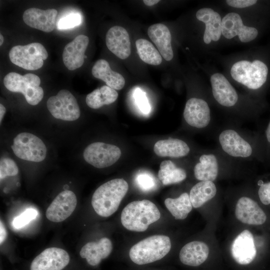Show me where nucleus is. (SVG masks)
<instances>
[{
  "mask_svg": "<svg viewBox=\"0 0 270 270\" xmlns=\"http://www.w3.org/2000/svg\"><path fill=\"white\" fill-rule=\"evenodd\" d=\"M81 22V15L72 13L61 18L57 24V28L60 30L68 29L79 26Z\"/></svg>",
  "mask_w": 270,
  "mask_h": 270,
  "instance_id": "f704fd0d",
  "label": "nucleus"
},
{
  "mask_svg": "<svg viewBox=\"0 0 270 270\" xmlns=\"http://www.w3.org/2000/svg\"><path fill=\"white\" fill-rule=\"evenodd\" d=\"M232 258L240 264L250 263L256 254V249L252 234L247 230H243L233 241L231 246Z\"/></svg>",
  "mask_w": 270,
  "mask_h": 270,
  "instance_id": "f3484780",
  "label": "nucleus"
},
{
  "mask_svg": "<svg viewBox=\"0 0 270 270\" xmlns=\"http://www.w3.org/2000/svg\"><path fill=\"white\" fill-rule=\"evenodd\" d=\"M160 218V212L156 204L149 200H143L128 204L122 212L120 220L126 229L142 232Z\"/></svg>",
  "mask_w": 270,
  "mask_h": 270,
  "instance_id": "7ed1b4c3",
  "label": "nucleus"
},
{
  "mask_svg": "<svg viewBox=\"0 0 270 270\" xmlns=\"http://www.w3.org/2000/svg\"><path fill=\"white\" fill-rule=\"evenodd\" d=\"M217 189L212 182L200 181L190 189V198L194 208L202 206L204 203L213 198L216 195Z\"/></svg>",
  "mask_w": 270,
  "mask_h": 270,
  "instance_id": "cd10ccee",
  "label": "nucleus"
},
{
  "mask_svg": "<svg viewBox=\"0 0 270 270\" xmlns=\"http://www.w3.org/2000/svg\"><path fill=\"white\" fill-rule=\"evenodd\" d=\"M265 136L267 142L270 144V121L266 130Z\"/></svg>",
  "mask_w": 270,
  "mask_h": 270,
  "instance_id": "a19ab883",
  "label": "nucleus"
},
{
  "mask_svg": "<svg viewBox=\"0 0 270 270\" xmlns=\"http://www.w3.org/2000/svg\"><path fill=\"white\" fill-rule=\"evenodd\" d=\"M7 236L6 228L2 222H0V244H2L6 240Z\"/></svg>",
  "mask_w": 270,
  "mask_h": 270,
  "instance_id": "ea45409f",
  "label": "nucleus"
},
{
  "mask_svg": "<svg viewBox=\"0 0 270 270\" xmlns=\"http://www.w3.org/2000/svg\"><path fill=\"white\" fill-rule=\"evenodd\" d=\"M134 96L140 110L144 114H148L150 112V106L145 93L140 88H137L135 90Z\"/></svg>",
  "mask_w": 270,
  "mask_h": 270,
  "instance_id": "e433bc0d",
  "label": "nucleus"
},
{
  "mask_svg": "<svg viewBox=\"0 0 270 270\" xmlns=\"http://www.w3.org/2000/svg\"><path fill=\"white\" fill-rule=\"evenodd\" d=\"M236 122L226 123L217 130L215 134L217 149L233 160L248 162L254 155L252 138Z\"/></svg>",
  "mask_w": 270,
  "mask_h": 270,
  "instance_id": "f257e3e1",
  "label": "nucleus"
},
{
  "mask_svg": "<svg viewBox=\"0 0 270 270\" xmlns=\"http://www.w3.org/2000/svg\"><path fill=\"white\" fill-rule=\"evenodd\" d=\"M164 204L176 220L185 219L192 208L190 195L187 192L182 194L176 198H166Z\"/></svg>",
  "mask_w": 270,
  "mask_h": 270,
  "instance_id": "7c9ffc66",
  "label": "nucleus"
},
{
  "mask_svg": "<svg viewBox=\"0 0 270 270\" xmlns=\"http://www.w3.org/2000/svg\"><path fill=\"white\" fill-rule=\"evenodd\" d=\"M128 182L122 178L110 180L100 186L94 192L92 205L96 212L102 217L114 213L127 193Z\"/></svg>",
  "mask_w": 270,
  "mask_h": 270,
  "instance_id": "f03ea898",
  "label": "nucleus"
},
{
  "mask_svg": "<svg viewBox=\"0 0 270 270\" xmlns=\"http://www.w3.org/2000/svg\"><path fill=\"white\" fill-rule=\"evenodd\" d=\"M209 254V248L204 242L192 241L186 244L179 254L180 262L184 264L196 266L204 263Z\"/></svg>",
  "mask_w": 270,
  "mask_h": 270,
  "instance_id": "393cba45",
  "label": "nucleus"
},
{
  "mask_svg": "<svg viewBox=\"0 0 270 270\" xmlns=\"http://www.w3.org/2000/svg\"><path fill=\"white\" fill-rule=\"evenodd\" d=\"M260 188L258 194L261 202L265 204H270V182H268L258 184Z\"/></svg>",
  "mask_w": 270,
  "mask_h": 270,
  "instance_id": "4c0bfd02",
  "label": "nucleus"
},
{
  "mask_svg": "<svg viewBox=\"0 0 270 270\" xmlns=\"http://www.w3.org/2000/svg\"><path fill=\"white\" fill-rule=\"evenodd\" d=\"M106 42L108 50L120 59L128 58L131 53L129 34L122 26L112 27L106 34Z\"/></svg>",
  "mask_w": 270,
  "mask_h": 270,
  "instance_id": "412c9836",
  "label": "nucleus"
},
{
  "mask_svg": "<svg viewBox=\"0 0 270 270\" xmlns=\"http://www.w3.org/2000/svg\"><path fill=\"white\" fill-rule=\"evenodd\" d=\"M48 54L45 48L38 42L26 46H16L10 50L9 58L12 63L26 70H36L44 64Z\"/></svg>",
  "mask_w": 270,
  "mask_h": 270,
  "instance_id": "6e6552de",
  "label": "nucleus"
},
{
  "mask_svg": "<svg viewBox=\"0 0 270 270\" xmlns=\"http://www.w3.org/2000/svg\"><path fill=\"white\" fill-rule=\"evenodd\" d=\"M136 182L138 186L144 191L150 190L155 186L154 178L150 174L142 173L138 175Z\"/></svg>",
  "mask_w": 270,
  "mask_h": 270,
  "instance_id": "c9c22d12",
  "label": "nucleus"
},
{
  "mask_svg": "<svg viewBox=\"0 0 270 270\" xmlns=\"http://www.w3.org/2000/svg\"><path fill=\"white\" fill-rule=\"evenodd\" d=\"M268 74L267 66L260 60H240L234 64L230 70L231 76L236 81L252 90L262 86Z\"/></svg>",
  "mask_w": 270,
  "mask_h": 270,
  "instance_id": "0eeeda50",
  "label": "nucleus"
},
{
  "mask_svg": "<svg viewBox=\"0 0 270 270\" xmlns=\"http://www.w3.org/2000/svg\"><path fill=\"white\" fill-rule=\"evenodd\" d=\"M171 242L164 235H154L141 240L130 249V260L138 265L148 264L158 260L170 251Z\"/></svg>",
  "mask_w": 270,
  "mask_h": 270,
  "instance_id": "20e7f679",
  "label": "nucleus"
},
{
  "mask_svg": "<svg viewBox=\"0 0 270 270\" xmlns=\"http://www.w3.org/2000/svg\"><path fill=\"white\" fill-rule=\"evenodd\" d=\"M38 215V211L34 208H28L14 218L12 226L16 229H20L34 220Z\"/></svg>",
  "mask_w": 270,
  "mask_h": 270,
  "instance_id": "473e14b6",
  "label": "nucleus"
},
{
  "mask_svg": "<svg viewBox=\"0 0 270 270\" xmlns=\"http://www.w3.org/2000/svg\"><path fill=\"white\" fill-rule=\"evenodd\" d=\"M148 34L162 58L166 61L171 60L174 52L171 44V34L168 28L162 24H154L148 28Z\"/></svg>",
  "mask_w": 270,
  "mask_h": 270,
  "instance_id": "b1692460",
  "label": "nucleus"
},
{
  "mask_svg": "<svg viewBox=\"0 0 270 270\" xmlns=\"http://www.w3.org/2000/svg\"><path fill=\"white\" fill-rule=\"evenodd\" d=\"M159 0H144V3L148 6H152L160 2Z\"/></svg>",
  "mask_w": 270,
  "mask_h": 270,
  "instance_id": "37998d69",
  "label": "nucleus"
},
{
  "mask_svg": "<svg viewBox=\"0 0 270 270\" xmlns=\"http://www.w3.org/2000/svg\"><path fill=\"white\" fill-rule=\"evenodd\" d=\"M228 5L236 8H244L254 4L257 2L255 0H228Z\"/></svg>",
  "mask_w": 270,
  "mask_h": 270,
  "instance_id": "58836bf2",
  "label": "nucleus"
},
{
  "mask_svg": "<svg viewBox=\"0 0 270 270\" xmlns=\"http://www.w3.org/2000/svg\"><path fill=\"white\" fill-rule=\"evenodd\" d=\"M18 158L32 162H40L46 158L47 150L42 140L29 132H22L16 136L11 146Z\"/></svg>",
  "mask_w": 270,
  "mask_h": 270,
  "instance_id": "1a4fd4ad",
  "label": "nucleus"
},
{
  "mask_svg": "<svg viewBox=\"0 0 270 270\" xmlns=\"http://www.w3.org/2000/svg\"><path fill=\"white\" fill-rule=\"evenodd\" d=\"M46 106L52 115L57 119L74 121L80 115L76 98L66 90H62L56 96H50L47 100Z\"/></svg>",
  "mask_w": 270,
  "mask_h": 270,
  "instance_id": "9d476101",
  "label": "nucleus"
},
{
  "mask_svg": "<svg viewBox=\"0 0 270 270\" xmlns=\"http://www.w3.org/2000/svg\"><path fill=\"white\" fill-rule=\"evenodd\" d=\"M183 116L189 126L198 130H208L212 124L210 108L202 98L188 99L185 105Z\"/></svg>",
  "mask_w": 270,
  "mask_h": 270,
  "instance_id": "f8f14e48",
  "label": "nucleus"
},
{
  "mask_svg": "<svg viewBox=\"0 0 270 270\" xmlns=\"http://www.w3.org/2000/svg\"><path fill=\"white\" fill-rule=\"evenodd\" d=\"M92 73L94 77L103 80L106 86L115 90L122 89L125 84L122 76L113 71L105 60H97L92 69Z\"/></svg>",
  "mask_w": 270,
  "mask_h": 270,
  "instance_id": "bb28decb",
  "label": "nucleus"
},
{
  "mask_svg": "<svg viewBox=\"0 0 270 270\" xmlns=\"http://www.w3.org/2000/svg\"><path fill=\"white\" fill-rule=\"evenodd\" d=\"M0 46H2L4 42V37L2 34H0Z\"/></svg>",
  "mask_w": 270,
  "mask_h": 270,
  "instance_id": "c03bdc74",
  "label": "nucleus"
},
{
  "mask_svg": "<svg viewBox=\"0 0 270 270\" xmlns=\"http://www.w3.org/2000/svg\"><path fill=\"white\" fill-rule=\"evenodd\" d=\"M57 14V10L54 8L42 10L32 8L24 11L22 18L30 27L50 32L54 29Z\"/></svg>",
  "mask_w": 270,
  "mask_h": 270,
  "instance_id": "aec40b11",
  "label": "nucleus"
},
{
  "mask_svg": "<svg viewBox=\"0 0 270 270\" xmlns=\"http://www.w3.org/2000/svg\"><path fill=\"white\" fill-rule=\"evenodd\" d=\"M18 168L12 159L2 158L0 162V179L2 180L6 176H16L18 174Z\"/></svg>",
  "mask_w": 270,
  "mask_h": 270,
  "instance_id": "72a5a7b5",
  "label": "nucleus"
},
{
  "mask_svg": "<svg viewBox=\"0 0 270 270\" xmlns=\"http://www.w3.org/2000/svg\"><path fill=\"white\" fill-rule=\"evenodd\" d=\"M118 97V93L108 86L96 88L88 94L86 98V104L90 108L98 109L104 105L114 102Z\"/></svg>",
  "mask_w": 270,
  "mask_h": 270,
  "instance_id": "c85d7f7f",
  "label": "nucleus"
},
{
  "mask_svg": "<svg viewBox=\"0 0 270 270\" xmlns=\"http://www.w3.org/2000/svg\"><path fill=\"white\" fill-rule=\"evenodd\" d=\"M120 148L113 144L102 142H95L88 146L83 152L84 160L96 168L111 166L120 158Z\"/></svg>",
  "mask_w": 270,
  "mask_h": 270,
  "instance_id": "9b49d317",
  "label": "nucleus"
},
{
  "mask_svg": "<svg viewBox=\"0 0 270 270\" xmlns=\"http://www.w3.org/2000/svg\"><path fill=\"white\" fill-rule=\"evenodd\" d=\"M236 218L242 222L252 225L264 224L266 216L258 204L248 196L240 198L235 209Z\"/></svg>",
  "mask_w": 270,
  "mask_h": 270,
  "instance_id": "a211bd4d",
  "label": "nucleus"
},
{
  "mask_svg": "<svg viewBox=\"0 0 270 270\" xmlns=\"http://www.w3.org/2000/svg\"><path fill=\"white\" fill-rule=\"evenodd\" d=\"M112 249L110 240L107 238H102L98 242H90L85 244L82 248L80 254L81 258L86 259L90 265L96 266L102 259L109 256Z\"/></svg>",
  "mask_w": 270,
  "mask_h": 270,
  "instance_id": "4be33fe9",
  "label": "nucleus"
},
{
  "mask_svg": "<svg viewBox=\"0 0 270 270\" xmlns=\"http://www.w3.org/2000/svg\"><path fill=\"white\" fill-rule=\"evenodd\" d=\"M196 17L206 25L204 34V42L208 44L212 40L218 41L222 34V20L220 14L212 8H204L197 11Z\"/></svg>",
  "mask_w": 270,
  "mask_h": 270,
  "instance_id": "5701e85b",
  "label": "nucleus"
},
{
  "mask_svg": "<svg viewBox=\"0 0 270 270\" xmlns=\"http://www.w3.org/2000/svg\"><path fill=\"white\" fill-rule=\"evenodd\" d=\"M242 162L233 160L224 155L218 149L203 151L194 167L195 178L200 181L214 182L222 169L232 168Z\"/></svg>",
  "mask_w": 270,
  "mask_h": 270,
  "instance_id": "39448f33",
  "label": "nucleus"
},
{
  "mask_svg": "<svg viewBox=\"0 0 270 270\" xmlns=\"http://www.w3.org/2000/svg\"><path fill=\"white\" fill-rule=\"evenodd\" d=\"M160 168L158 176L164 185L179 183L186 178L187 174L185 170L177 166L170 160L162 161Z\"/></svg>",
  "mask_w": 270,
  "mask_h": 270,
  "instance_id": "c756f323",
  "label": "nucleus"
},
{
  "mask_svg": "<svg viewBox=\"0 0 270 270\" xmlns=\"http://www.w3.org/2000/svg\"><path fill=\"white\" fill-rule=\"evenodd\" d=\"M6 112V108L3 104H0V124Z\"/></svg>",
  "mask_w": 270,
  "mask_h": 270,
  "instance_id": "79ce46f5",
  "label": "nucleus"
},
{
  "mask_svg": "<svg viewBox=\"0 0 270 270\" xmlns=\"http://www.w3.org/2000/svg\"><path fill=\"white\" fill-rule=\"evenodd\" d=\"M154 150L160 156L180 158L187 156L191 150L185 141L180 138H168L158 141Z\"/></svg>",
  "mask_w": 270,
  "mask_h": 270,
  "instance_id": "a878e982",
  "label": "nucleus"
},
{
  "mask_svg": "<svg viewBox=\"0 0 270 270\" xmlns=\"http://www.w3.org/2000/svg\"><path fill=\"white\" fill-rule=\"evenodd\" d=\"M3 82L8 90L22 93L30 105L38 104L43 98L44 90L40 86V80L36 74H27L22 76L11 72L4 76Z\"/></svg>",
  "mask_w": 270,
  "mask_h": 270,
  "instance_id": "423d86ee",
  "label": "nucleus"
},
{
  "mask_svg": "<svg viewBox=\"0 0 270 270\" xmlns=\"http://www.w3.org/2000/svg\"><path fill=\"white\" fill-rule=\"evenodd\" d=\"M70 260V256L65 250L50 248L43 250L33 260L30 270H62Z\"/></svg>",
  "mask_w": 270,
  "mask_h": 270,
  "instance_id": "4468645a",
  "label": "nucleus"
},
{
  "mask_svg": "<svg viewBox=\"0 0 270 270\" xmlns=\"http://www.w3.org/2000/svg\"><path fill=\"white\" fill-rule=\"evenodd\" d=\"M222 34L228 39L238 36L242 42H247L256 38L258 31L254 28L244 26L237 13L230 12L222 20Z\"/></svg>",
  "mask_w": 270,
  "mask_h": 270,
  "instance_id": "2eb2a0df",
  "label": "nucleus"
},
{
  "mask_svg": "<svg viewBox=\"0 0 270 270\" xmlns=\"http://www.w3.org/2000/svg\"><path fill=\"white\" fill-rule=\"evenodd\" d=\"M136 46L138 54L144 62L154 66L161 64L162 56L150 42L140 38L136 40Z\"/></svg>",
  "mask_w": 270,
  "mask_h": 270,
  "instance_id": "2f4dec72",
  "label": "nucleus"
},
{
  "mask_svg": "<svg viewBox=\"0 0 270 270\" xmlns=\"http://www.w3.org/2000/svg\"><path fill=\"white\" fill-rule=\"evenodd\" d=\"M210 83L212 96L220 105L226 108L236 106L239 100L238 94L223 74L220 73L212 74Z\"/></svg>",
  "mask_w": 270,
  "mask_h": 270,
  "instance_id": "dca6fc26",
  "label": "nucleus"
},
{
  "mask_svg": "<svg viewBox=\"0 0 270 270\" xmlns=\"http://www.w3.org/2000/svg\"><path fill=\"white\" fill-rule=\"evenodd\" d=\"M76 204L74 193L69 190H64L58 194L48 208L46 217L54 222L64 221L72 214Z\"/></svg>",
  "mask_w": 270,
  "mask_h": 270,
  "instance_id": "ddd939ff",
  "label": "nucleus"
},
{
  "mask_svg": "<svg viewBox=\"0 0 270 270\" xmlns=\"http://www.w3.org/2000/svg\"><path fill=\"white\" fill-rule=\"evenodd\" d=\"M88 42V36L80 34L65 46L62 52V60L68 70H73L82 66Z\"/></svg>",
  "mask_w": 270,
  "mask_h": 270,
  "instance_id": "6ab92c4d",
  "label": "nucleus"
}]
</instances>
